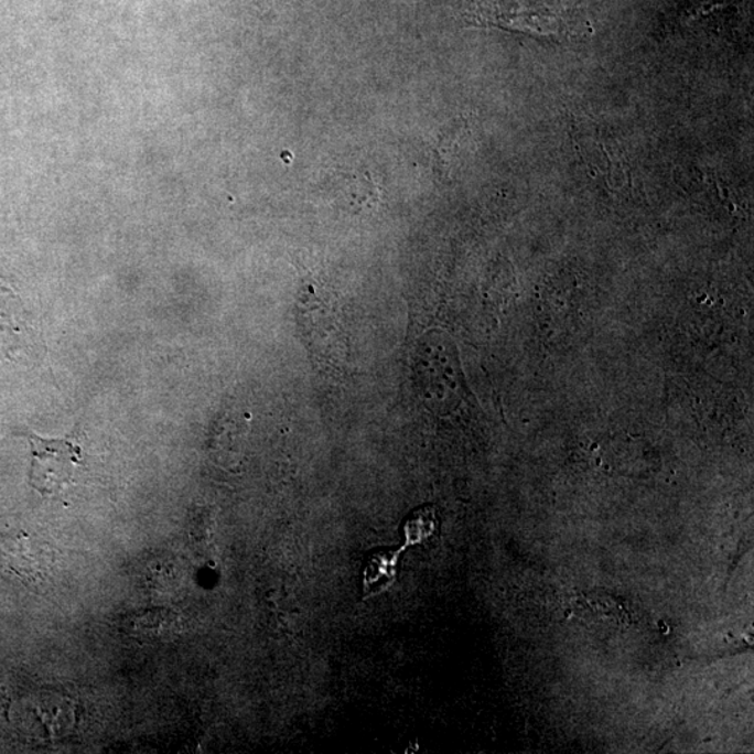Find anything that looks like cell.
Segmentation results:
<instances>
[{
    "label": "cell",
    "instance_id": "cell-1",
    "mask_svg": "<svg viewBox=\"0 0 754 754\" xmlns=\"http://www.w3.org/2000/svg\"><path fill=\"white\" fill-rule=\"evenodd\" d=\"M31 449L29 484L40 495L62 494L73 484L77 470L83 467V446L77 434L61 439H46L34 432L24 433Z\"/></svg>",
    "mask_w": 754,
    "mask_h": 754
},
{
    "label": "cell",
    "instance_id": "cell-2",
    "mask_svg": "<svg viewBox=\"0 0 754 754\" xmlns=\"http://www.w3.org/2000/svg\"><path fill=\"white\" fill-rule=\"evenodd\" d=\"M50 554L23 531L0 534V573L25 585L39 584L50 569Z\"/></svg>",
    "mask_w": 754,
    "mask_h": 754
},
{
    "label": "cell",
    "instance_id": "cell-3",
    "mask_svg": "<svg viewBox=\"0 0 754 754\" xmlns=\"http://www.w3.org/2000/svg\"><path fill=\"white\" fill-rule=\"evenodd\" d=\"M437 528V510L433 507H423V509L413 513L412 517L408 518L405 530L408 541L417 543L433 536Z\"/></svg>",
    "mask_w": 754,
    "mask_h": 754
}]
</instances>
